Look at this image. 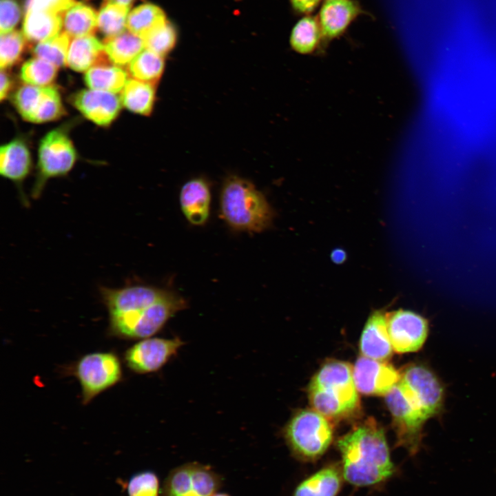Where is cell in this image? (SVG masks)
<instances>
[{
    "mask_svg": "<svg viewBox=\"0 0 496 496\" xmlns=\"http://www.w3.org/2000/svg\"><path fill=\"white\" fill-rule=\"evenodd\" d=\"M26 41L23 32L18 30L1 34L0 66L1 69L6 70L20 61L25 50Z\"/></svg>",
    "mask_w": 496,
    "mask_h": 496,
    "instance_id": "d6a6232c",
    "label": "cell"
},
{
    "mask_svg": "<svg viewBox=\"0 0 496 496\" xmlns=\"http://www.w3.org/2000/svg\"><path fill=\"white\" fill-rule=\"evenodd\" d=\"M12 102L22 118L42 123L60 118L65 114L57 88L25 84L15 92Z\"/></svg>",
    "mask_w": 496,
    "mask_h": 496,
    "instance_id": "9c48e42d",
    "label": "cell"
},
{
    "mask_svg": "<svg viewBox=\"0 0 496 496\" xmlns=\"http://www.w3.org/2000/svg\"><path fill=\"white\" fill-rule=\"evenodd\" d=\"M12 87V81L10 75L6 71L1 69V87H0V99L3 101L9 94Z\"/></svg>",
    "mask_w": 496,
    "mask_h": 496,
    "instance_id": "f35d334b",
    "label": "cell"
},
{
    "mask_svg": "<svg viewBox=\"0 0 496 496\" xmlns=\"http://www.w3.org/2000/svg\"><path fill=\"white\" fill-rule=\"evenodd\" d=\"M362 12L354 0H324L318 16L322 41H329L342 36Z\"/></svg>",
    "mask_w": 496,
    "mask_h": 496,
    "instance_id": "2e32d148",
    "label": "cell"
},
{
    "mask_svg": "<svg viewBox=\"0 0 496 496\" xmlns=\"http://www.w3.org/2000/svg\"><path fill=\"white\" fill-rule=\"evenodd\" d=\"M76 160V152L67 126L59 127L41 140L38 151L37 174L32 197H40L47 181L66 175Z\"/></svg>",
    "mask_w": 496,
    "mask_h": 496,
    "instance_id": "8992f818",
    "label": "cell"
},
{
    "mask_svg": "<svg viewBox=\"0 0 496 496\" xmlns=\"http://www.w3.org/2000/svg\"><path fill=\"white\" fill-rule=\"evenodd\" d=\"M344 479L358 487L377 485L389 479L395 468L384 431L368 418L338 440Z\"/></svg>",
    "mask_w": 496,
    "mask_h": 496,
    "instance_id": "7a4b0ae2",
    "label": "cell"
},
{
    "mask_svg": "<svg viewBox=\"0 0 496 496\" xmlns=\"http://www.w3.org/2000/svg\"><path fill=\"white\" fill-rule=\"evenodd\" d=\"M159 479L149 471L132 475L127 484L128 496H159Z\"/></svg>",
    "mask_w": 496,
    "mask_h": 496,
    "instance_id": "e575fe53",
    "label": "cell"
},
{
    "mask_svg": "<svg viewBox=\"0 0 496 496\" xmlns=\"http://www.w3.org/2000/svg\"><path fill=\"white\" fill-rule=\"evenodd\" d=\"M220 198L221 216L235 230L259 233L272 223L274 213L267 198L245 178H227Z\"/></svg>",
    "mask_w": 496,
    "mask_h": 496,
    "instance_id": "3957f363",
    "label": "cell"
},
{
    "mask_svg": "<svg viewBox=\"0 0 496 496\" xmlns=\"http://www.w3.org/2000/svg\"><path fill=\"white\" fill-rule=\"evenodd\" d=\"M58 68L38 57L25 62L20 70V78L25 83L35 86H48L55 79Z\"/></svg>",
    "mask_w": 496,
    "mask_h": 496,
    "instance_id": "1f68e13d",
    "label": "cell"
},
{
    "mask_svg": "<svg viewBox=\"0 0 496 496\" xmlns=\"http://www.w3.org/2000/svg\"><path fill=\"white\" fill-rule=\"evenodd\" d=\"M309 399L313 409L329 421L351 417L360 409L355 384L309 386Z\"/></svg>",
    "mask_w": 496,
    "mask_h": 496,
    "instance_id": "8fae6325",
    "label": "cell"
},
{
    "mask_svg": "<svg viewBox=\"0 0 496 496\" xmlns=\"http://www.w3.org/2000/svg\"><path fill=\"white\" fill-rule=\"evenodd\" d=\"M360 349L363 356L377 360L386 361L392 355L386 313L377 310L370 315L361 335Z\"/></svg>",
    "mask_w": 496,
    "mask_h": 496,
    "instance_id": "e0dca14e",
    "label": "cell"
},
{
    "mask_svg": "<svg viewBox=\"0 0 496 496\" xmlns=\"http://www.w3.org/2000/svg\"><path fill=\"white\" fill-rule=\"evenodd\" d=\"M133 1L134 0H107V2H111V3H117V4L123 5L125 6L130 7Z\"/></svg>",
    "mask_w": 496,
    "mask_h": 496,
    "instance_id": "60d3db41",
    "label": "cell"
},
{
    "mask_svg": "<svg viewBox=\"0 0 496 496\" xmlns=\"http://www.w3.org/2000/svg\"><path fill=\"white\" fill-rule=\"evenodd\" d=\"M342 468L328 465L300 482L293 496H337L342 482Z\"/></svg>",
    "mask_w": 496,
    "mask_h": 496,
    "instance_id": "7402d4cb",
    "label": "cell"
},
{
    "mask_svg": "<svg viewBox=\"0 0 496 496\" xmlns=\"http://www.w3.org/2000/svg\"><path fill=\"white\" fill-rule=\"evenodd\" d=\"M389 338L395 352H415L424 344L429 323L422 315L409 310L398 309L386 313Z\"/></svg>",
    "mask_w": 496,
    "mask_h": 496,
    "instance_id": "4fadbf2b",
    "label": "cell"
},
{
    "mask_svg": "<svg viewBox=\"0 0 496 496\" xmlns=\"http://www.w3.org/2000/svg\"><path fill=\"white\" fill-rule=\"evenodd\" d=\"M166 21L161 8L152 3H143L130 12L127 30L142 38Z\"/></svg>",
    "mask_w": 496,
    "mask_h": 496,
    "instance_id": "f1b7e54d",
    "label": "cell"
},
{
    "mask_svg": "<svg viewBox=\"0 0 496 496\" xmlns=\"http://www.w3.org/2000/svg\"><path fill=\"white\" fill-rule=\"evenodd\" d=\"M31 167L30 152L22 139H14L1 146L0 173L2 176L19 185L29 174Z\"/></svg>",
    "mask_w": 496,
    "mask_h": 496,
    "instance_id": "ffe728a7",
    "label": "cell"
},
{
    "mask_svg": "<svg viewBox=\"0 0 496 496\" xmlns=\"http://www.w3.org/2000/svg\"><path fill=\"white\" fill-rule=\"evenodd\" d=\"M130 7L106 2L98 13V29L109 39L126 30Z\"/></svg>",
    "mask_w": 496,
    "mask_h": 496,
    "instance_id": "f546056e",
    "label": "cell"
},
{
    "mask_svg": "<svg viewBox=\"0 0 496 496\" xmlns=\"http://www.w3.org/2000/svg\"><path fill=\"white\" fill-rule=\"evenodd\" d=\"M70 37L64 31L38 43L32 49L35 57L43 59L56 68L65 65Z\"/></svg>",
    "mask_w": 496,
    "mask_h": 496,
    "instance_id": "4dcf8cb0",
    "label": "cell"
},
{
    "mask_svg": "<svg viewBox=\"0 0 496 496\" xmlns=\"http://www.w3.org/2000/svg\"><path fill=\"white\" fill-rule=\"evenodd\" d=\"M211 496H229V495L225 493H215Z\"/></svg>",
    "mask_w": 496,
    "mask_h": 496,
    "instance_id": "b9f144b4",
    "label": "cell"
},
{
    "mask_svg": "<svg viewBox=\"0 0 496 496\" xmlns=\"http://www.w3.org/2000/svg\"><path fill=\"white\" fill-rule=\"evenodd\" d=\"M101 295L109 315L108 335L125 340L153 336L187 307L178 293L148 285L101 287Z\"/></svg>",
    "mask_w": 496,
    "mask_h": 496,
    "instance_id": "6da1fadb",
    "label": "cell"
},
{
    "mask_svg": "<svg viewBox=\"0 0 496 496\" xmlns=\"http://www.w3.org/2000/svg\"><path fill=\"white\" fill-rule=\"evenodd\" d=\"M67 370L79 382L84 405L117 384L123 378L121 360L117 354L111 351L85 354Z\"/></svg>",
    "mask_w": 496,
    "mask_h": 496,
    "instance_id": "5b68a950",
    "label": "cell"
},
{
    "mask_svg": "<svg viewBox=\"0 0 496 496\" xmlns=\"http://www.w3.org/2000/svg\"><path fill=\"white\" fill-rule=\"evenodd\" d=\"M179 200L183 215L192 225L200 226L207 221L211 193L204 179L197 178L185 183L180 189Z\"/></svg>",
    "mask_w": 496,
    "mask_h": 496,
    "instance_id": "ac0fdd59",
    "label": "cell"
},
{
    "mask_svg": "<svg viewBox=\"0 0 496 496\" xmlns=\"http://www.w3.org/2000/svg\"><path fill=\"white\" fill-rule=\"evenodd\" d=\"M289 41L292 49L299 54L313 52L323 41L318 18L310 14L302 17L293 26Z\"/></svg>",
    "mask_w": 496,
    "mask_h": 496,
    "instance_id": "4316f807",
    "label": "cell"
},
{
    "mask_svg": "<svg viewBox=\"0 0 496 496\" xmlns=\"http://www.w3.org/2000/svg\"><path fill=\"white\" fill-rule=\"evenodd\" d=\"M163 56L144 49L128 65L127 72L134 79L154 85L164 71Z\"/></svg>",
    "mask_w": 496,
    "mask_h": 496,
    "instance_id": "83f0119b",
    "label": "cell"
},
{
    "mask_svg": "<svg viewBox=\"0 0 496 496\" xmlns=\"http://www.w3.org/2000/svg\"><path fill=\"white\" fill-rule=\"evenodd\" d=\"M220 485V477L209 466L188 463L169 473L164 493L165 496H211Z\"/></svg>",
    "mask_w": 496,
    "mask_h": 496,
    "instance_id": "7c38bea8",
    "label": "cell"
},
{
    "mask_svg": "<svg viewBox=\"0 0 496 496\" xmlns=\"http://www.w3.org/2000/svg\"><path fill=\"white\" fill-rule=\"evenodd\" d=\"M385 400L392 416L397 445L406 449L410 455H415L422 445L426 418L398 383L385 395Z\"/></svg>",
    "mask_w": 496,
    "mask_h": 496,
    "instance_id": "52a82bcc",
    "label": "cell"
},
{
    "mask_svg": "<svg viewBox=\"0 0 496 496\" xmlns=\"http://www.w3.org/2000/svg\"><path fill=\"white\" fill-rule=\"evenodd\" d=\"M121 100L128 110L148 116L154 105V85L134 79H129L121 92Z\"/></svg>",
    "mask_w": 496,
    "mask_h": 496,
    "instance_id": "484cf974",
    "label": "cell"
},
{
    "mask_svg": "<svg viewBox=\"0 0 496 496\" xmlns=\"http://www.w3.org/2000/svg\"><path fill=\"white\" fill-rule=\"evenodd\" d=\"M291 6L298 14L309 15L319 6L321 0H290Z\"/></svg>",
    "mask_w": 496,
    "mask_h": 496,
    "instance_id": "74e56055",
    "label": "cell"
},
{
    "mask_svg": "<svg viewBox=\"0 0 496 496\" xmlns=\"http://www.w3.org/2000/svg\"><path fill=\"white\" fill-rule=\"evenodd\" d=\"M63 28L73 38L93 35L98 29V14L91 6L76 2L63 14Z\"/></svg>",
    "mask_w": 496,
    "mask_h": 496,
    "instance_id": "d4e9b609",
    "label": "cell"
},
{
    "mask_svg": "<svg viewBox=\"0 0 496 496\" xmlns=\"http://www.w3.org/2000/svg\"><path fill=\"white\" fill-rule=\"evenodd\" d=\"M21 13L17 0H1V34L13 31L21 19Z\"/></svg>",
    "mask_w": 496,
    "mask_h": 496,
    "instance_id": "d590c367",
    "label": "cell"
},
{
    "mask_svg": "<svg viewBox=\"0 0 496 496\" xmlns=\"http://www.w3.org/2000/svg\"><path fill=\"white\" fill-rule=\"evenodd\" d=\"M76 3L75 0H27L25 8L63 14Z\"/></svg>",
    "mask_w": 496,
    "mask_h": 496,
    "instance_id": "8d00e7d4",
    "label": "cell"
},
{
    "mask_svg": "<svg viewBox=\"0 0 496 496\" xmlns=\"http://www.w3.org/2000/svg\"><path fill=\"white\" fill-rule=\"evenodd\" d=\"M183 344V341L179 338H144L125 351L123 360L126 366L134 373L146 374L156 372L176 355Z\"/></svg>",
    "mask_w": 496,
    "mask_h": 496,
    "instance_id": "30bf717a",
    "label": "cell"
},
{
    "mask_svg": "<svg viewBox=\"0 0 496 496\" xmlns=\"http://www.w3.org/2000/svg\"><path fill=\"white\" fill-rule=\"evenodd\" d=\"M355 386L360 393L386 395L400 379V372L386 361L359 357L353 366Z\"/></svg>",
    "mask_w": 496,
    "mask_h": 496,
    "instance_id": "5bb4252c",
    "label": "cell"
},
{
    "mask_svg": "<svg viewBox=\"0 0 496 496\" xmlns=\"http://www.w3.org/2000/svg\"><path fill=\"white\" fill-rule=\"evenodd\" d=\"M400 372L398 384L420 408L426 420L443 409L444 390L436 375L422 364L406 365Z\"/></svg>",
    "mask_w": 496,
    "mask_h": 496,
    "instance_id": "ba28073f",
    "label": "cell"
},
{
    "mask_svg": "<svg viewBox=\"0 0 496 496\" xmlns=\"http://www.w3.org/2000/svg\"><path fill=\"white\" fill-rule=\"evenodd\" d=\"M111 62L103 43L94 35L74 38L70 43L65 65L76 72H86L94 65Z\"/></svg>",
    "mask_w": 496,
    "mask_h": 496,
    "instance_id": "d6986e66",
    "label": "cell"
},
{
    "mask_svg": "<svg viewBox=\"0 0 496 496\" xmlns=\"http://www.w3.org/2000/svg\"><path fill=\"white\" fill-rule=\"evenodd\" d=\"M292 453L300 459L312 462L320 458L333 440L330 421L314 409L297 412L284 429Z\"/></svg>",
    "mask_w": 496,
    "mask_h": 496,
    "instance_id": "277c9868",
    "label": "cell"
},
{
    "mask_svg": "<svg viewBox=\"0 0 496 496\" xmlns=\"http://www.w3.org/2000/svg\"><path fill=\"white\" fill-rule=\"evenodd\" d=\"M142 39L145 49L163 56L174 48L176 34L172 25L166 21L149 32Z\"/></svg>",
    "mask_w": 496,
    "mask_h": 496,
    "instance_id": "836d02e7",
    "label": "cell"
},
{
    "mask_svg": "<svg viewBox=\"0 0 496 496\" xmlns=\"http://www.w3.org/2000/svg\"><path fill=\"white\" fill-rule=\"evenodd\" d=\"M70 100L86 118L103 127L116 119L122 105L121 99L115 94L90 88L74 94Z\"/></svg>",
    "mask_w": 496,
    "mask_h": 496,
    "instance_id": "9a60e30c",
    "label": "cell"
},
{
    "mask_svg": "<svg viewBox=\"0 0 496 496\" xmlns=\"http://www.w3.org/2000/svg\"><path fill=\"white\" fill-rule=\"evenodd\" d=\"M63 14L45 10L26 8L23 34L27 41L40 43L61 32Z\"/></svg>",
    "mask_w": 496,
    "mask_h": 496,
    "instance_id": "44dd1931",
    "label": "cell"
},
{
    "mask_svg": "<svg viewBox=\"0 0 496 496\" xmlns=\"http://www.w3.org/2000/svg\"><path fill=\"white\" fill-rule=\"evenodd\" d=\"M103 45L110 61L114 65H128L144 49L143 39L129 30L104 39Z\"/></svg>",
    "mask_w": 496,
    "mask_h": 496,
    "instance_id": "cb8c5ba5",
    "label": "cell"
},
{
    "mask_svg": "<svg viewBox=\"0 0 496 496\" xmlns=\"http://www.w3.org/2000/svg\"><path fill=\"white\" fill-rule=\"evenodd\" d=\"M84 81L92 90L111 93L122 92L127 81V72L110 62L94 65L85 72Z\"/></svg>",
    "mask_w": 496,
    "mask_h": 496,
    "instance_id": "603a6c76",
    "label": "cell"
},
{
    "mask_svg": "<svg viewBox=\"0 0 496 496\" xmlns=\"http://www.w3.org/2000/svg\"><path fill=\"white\" fill-rule=\"evenodd\" d=\"M331 258L335 263H341L346 258V254L342 249H336L332 252Z\"/></svg>",
    "mask_w": 496,
    "mask_h": 496,
    "instance_id": "ab89813d",
    "label": "cell"
}]
</instances>
